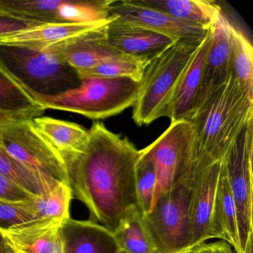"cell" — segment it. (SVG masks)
<instances>
[{"label":"cell","instance_id":"28","mask_svg":"<svg viewBox=\"0 0 253 253\" xmlns=\"http://www.w3.org/2000/svg\"><path fill=\"white\" fill-rule=\"evenodd\" d=\"M149 60L123 57L101 63L92 69L78 72L79 76L128 78L139 83Z\"/></svg>","mask_w":253,"mask_h":253},{"label":"cell","instance_id":"31","mask_svg":"<svg viewBox=\"0 0 253 253\" xmlns=\"http://www.w3.org/2000/svg\"><path fill=\"white\" fill-rule=\"evenodd\" d=\"M45 24L46 23L22 18L0 11V38Z\"/></svg>","mask_w":253,"mask_h":253},{"label":"cell","instance_id":"2","mask_svg":"<svg viewBox=\"0 0 253 253\" xmlns=\"http://www.w3.org/2000/svg\"><path fill=\"white\" fill-rule=\"evenodd\" d=\"M253 119V95L232 74L230 79L197 109L190 122L198 149L222 160L243 128Z\"/></svg>","mask_w":253,"mask_h":253},{"label":"cell","instance_id":"19","mask_svg":"<svg viewBox=\"0 0 253 253\" xmlns=\"http://www.w3.org/2000/svg\"><path fill=\"white\" fill-rule=\"evenodd\" d=\"M32 124L65 162L82 152L89 138L88 130L75 123L41 116L32 120Z\"/></svg>","mask_w":253,"mask_h":253},{"label":"cell","instance_id":"18","mask_svg":"<svg viewBox=\"0 0 253 253\" xmlns=\"http://www.w3.org/2000/svg\"><path fill=\"white\" fill-rule=\"evenodd\" d=\"M62 223L59 220H41L2 232L17 253H64Z\"/></svg>","mask_w":253,"mask_h":253},{"label":"cell","instance_id":"20","mask_svg":"<svg viewBox=\"0 0 253 253\" xmlns=\"http://www.w3.org/2000/svg\"><path fill=\"white\" fill-rule=\"evenodd\" d=\"M211 231L212 238L222 240L235 253H240L236 207L222 161L211 214Z\"/></svg>","mask_w":253,"mask_h":253},{"label":"cell","instance_id":"33","mask_svg":"<svg viewBox=\"0 0 253 253\" xmlns=\"http://www.w3.org/2000/svg\"><path fill=\"white\" fill-rule=\"evenodd\" d=\"M189 253H234L232 247L224 241L203 244Z\"/></svg>","mask_w":253,"mask_h":253},{"label":"cell","instance_id":"14","mask_svg":"<svg viewBox=\"0 0 253 253\" xmlns=\"http://www.w3.org/2000/svg\"><path fill=\"white\" fill-rule=\"evenodd\" d=\"M106 36L110 45L120 52L146 60L173 42L167 37L124 21L117 16L106 26Z\"/></svg>","mask_w":253,"mask_h":253},{"label":"cell","instance_id":"9","mask_svg":"<svg viewBox=\"0 0 253 253\" xmlns=\"http://www.w3.org/2000/svg\"><path fill=\"white\" fill-rule=\"evenodd\" d=\"M0 146L39 175L51 181L69 185L66 162L37 131L32 120L0 123Z\"/></svg>","mask_w":253,"mask_h":253},{"label":"cell","instance_id":"12","mask_svg":"<svg viewBox=\"0 0 253 253\" xmlns=\"http://www.w3.org/2000/svg\"><path fill=\"white\" fill-rule=\"evenodd\" d=\"M231 26L232 23L222 11L211 28V41L204 62L197 109L212 93L228 82L232 75Z\"/></svg>","mask_w":253,"mask_h":253},{"label":"cell","instance_id":"17","mask_svg":"<svg viewBox=\"0 0 253 253\" xmlns=\"http://www.w3.org/2000/svg\"><path fill=\"white\" fill-rule=\"evenodd\" d=\"M64 253H120L113 232L91 220L69 218L61 225Z\"/></svg>","mask_w":253,"mask_h":253},{"label":"cell","instance_id":"11","mask_svg":"<svg viewBox=\"0 0 253 253\" xmlns=\"http://www.w3.org/2000/svg\"><path fill=\"white\" fill-rule=\"evenodd\" d=\"M111 15L167 37L173 42L188 38H204L209 31L142 5L137 0L114 1L111 5Z\"/></svg>","mask_w":253,"mask_h":253},{"label":"cell","instance_id":"29","mask_svg":"<svg viewBox=\"0 0 253 253\" xmlns=\"http://www.w3.org/2000/svg\"><path fill=\"white\" fill-rule=\"evenodd\" d=\"M140 152L136 167V192L140 213L143 214L149 212L153 205L157 177L152 161Z\"/></svg>","mask_w":253,"mask_h":253},{"label":"cell","instance_id":"8","mask_svg":"<svg viewBox=\"0 0 253 253\" xmlns=\"http://www.w3.org/2000/svg\"><path fill=\"white\" fill-rule=\"evenodd\" d=\"M253 119L222 159L236 207L240 253H253Z\"/></svg>","mask_w":253,"mask_h":253},{"label":"cell","instance_id":"35","mask_svg":"<svg viewBox=\"0 0 253 253\" xmlns=\"http://www.w3.org/2000/svg\"><path fill=\"white\" fill-rule=\"evenodd\" d=\"M11 120H20L14 117L10 116V115H5V114L0 112V123L5 122V121H11Z\"/></svg>","mask_w":253,"mask_h":253},{"label":"cell","instance_id":"24","mask_svg":"<svg viewBox=\"0 0 253 253\" xmlns=\"http://www.w3.org/2000/svg\"><path fill=\"white\" fill-rule=\"evenodd\" d=\"M72 196L70 186L60 183L46 195L35 197L26 201V204L40 218L63 222L70 218Z\"/></svg>","mask_w":253,"mask_h":253},{"label":"cell","instance_id":"25","mask_svg":"<svg viewBox=\"0 0 253 253\" xmlns=\"http://www.w3.org/2000/svg\"><path fill=\"white\" fill-rule=\"evenodd\" d=\"M63 0H0V11L42 23H63L57 14Z\"/></svg>","mask_w":253,"mask_h":253},{"label":"cell","instance_id":"10","mask_svg":"<svg viewBox=\"0 0 253 253\" xmlns=\"http://www.w3.org/2000/svg\"><path fill=\"white\" fill-rule=\"evenodd\" d=\"M221 161L222 160L214 159L198 149L196 164L192 178L190 204L192 250L212 238L211 214Z\"/></svg>","mask_w":253,"mask_h":253},{"label":"cell","instance_id":"27","mask_svg":"<svg viewBox=\"0 0 253 253\" xmlns=\"http://www.w3.org/2000/svg\"><path fill=\"white\" fill-rule=\"evenodd\" d=\"M140 212L124 219L113 232L121 251L126 253H154L140 219Z\"/></svg>","mask_w":253,"mask_h":253},{"label":"cell","instance_id":"36","mask_svg":"<svg viewBox=\"0 0 253 253\" xmlns=\"http://www.w3.org/2000/svg\"><path fill=\"white\" fill-rule=\"evenodd\" d=\"M120 253H124V252H123V251H121V252H120Z\"/></svg>","mask_w":253,"mask_h":253},{"label":"cell","instance_id":"5","mask_svg":"<svg viewBox=\"0 0 253 253\" xmlns=\"http://www.w3.org/2000/svg\"><path fill=\"white\" fill-rule=\"evenodd\" d=\"M0 67L29 95L53 97L78 88V72L48 50L0 44Z\"/></svg>","mask_w":253,"mask_h":253},{"label":"cell","instance_id":"13","mask_svg":"<svg viewBox=\"0 0 253 253\" xmlns=\"http://www.w3.org/2000/svg\"><path fill=\"white\" fill-rule=\"evenodd\" d=\"M107 25L45 50L57 54L77 72L92 69L113 59L128 57L109 43L106 36Z\"/></svg>","mask_w":253,"mask_h":253},{"label":"cell","instance_id":"7","mask_svg":"<svg viewBox=\"0 0 253 253\" xmlns=\"http://www.w3.org/2000/svg\"><path fill=\"white\" fill-rule=\"evenodd\" d=\"M140 152L155 167V200L161 194L170 192L192 178L198 157L195 128L189 121L171 123L160 137Z\"/></svg>","mask_w":253,"mask_h":253},{"label":"cell","instance_id":"3","mask_svg":"<svg viewBox=\"0 0 253 253\" xmlns=\"http://www.w3.org/2000/svg\"><path fill=\"white\" fill-rule=\"evenodd\" d=\"M204 38L174 41L149 60L133 106L132 118L137 126L168 117L174 90Z\"/></svg>","mask_w":253,"mask_h":253},{"label":"cell","instance_id":"1","mask_svg":"<svg viewBox=\"0 0 253 253\" xmlns=\"http://www.w3.org/2000/svg\"><path fill=\"white\" fill-rule=\"evenodd\" d=\"M88 133L85 149L66 162L69 186L88 209L90 220L113 232L124 219L140 213L136 192L140 152L103 123H94Z\"/></svg>","mask_w":253,"mask_h":253},{"label":"cell","instance_id":"26","mask_svg":"<svg viewBox=\"0 0 253 253\" xmlns=\"http://www.w3.org/2000/svg\"><path fill=\"white\" fill-rule=\"evenodd\" d=\"M232 74L241 86L253 95V48L250 41L235 25L231 26Z\"/></svg>","mask_w":253,"mask_h":253},{"label":"cell","instance_id":"22","mask_svg":"<svg viewBox=\"0 0 253 253\" xmlns=\"http://www.w3.org/2000/svg\"><path fill=\"white\" fill-rule=\"evenodd\" d=\"M45 111L0 67V112L17 119L33 120Z\"/></svg>","mask_w":253,"mask_h":253},{"label":"cell","instance_id":"23","mask_svg":"<svg viewBox=\"0 0 253 253\" xmlns=\"http://www.w3.org/2000/svg\"><path fill=\"white\" fill-rule=\"evenodd\" d=\"M0 174L35 197L44 196L60 183L37 174L13 158L1 146Z\"/></svg>","mask_w":253,"mask_h":253},{"label":"cell","instance_id":"16","mask_svg":"<svg viewBox=\"0 0 253 253\" xmlns=\"http://www.w3.org/2000/svg\"><path fill=\"white\" fill-rule=\"evenodd\" d=\"M115 18V15H111L106 20L94 23H63L41 25L27 30L20 31L1 37L0 44L17 45L42 51L89 31L106 26Z\"/></svg>","mask_w":253,"mask_h":253},{"label":"cell","instance_id":"30","mask_svg":"<svg viewBox=\"0 0 253 253\" xmlns=\"http://www.w3.org/2000/svg\"><path fill=\"white\" fill-rule=\"evenodd\" d=\"M41 219L26 206V201L11 202L0 200V231L18 229Z\"/></svg>","mask_w":253,"mask_h":253},{"label":"cell","instance_id":"32","mask_svg":"<svg viewBox=\"0 0 253 253\" xmlns=\"http://www.w3.org/2000/svg\"><path fill=\"white\" fill-rule=\"evenodd\" d=\"M35 197L0 174V200L21 202L29 201Z\"/></svg>","mask_w":253,"mask_h":253},{"label":"cell","instance_id":"21","mask_svg":"<svg viewBox=\"0 0 253 253\" xmlns=\"http://www.w3.org/2000/svg\"><path fill=\"white\" fill-rule=\"evenodd\" d=\"M142 5L208 31L215 24L222 9L212 0H137Z\"/></svg>","mask_w":253,"mask_h":253},{"label":"cell","instance_id":"34","mask_svg":"<svg viewBox=\"0 0 253 253\" xmlns=\"http://www.w3.org/2000/svg\"><path fill=\"white\" fill-rule=\"evenodd\" d=\"M0 253H17L11 241L0 231Z\"/></svg>","mask_w":253,"mask_h":253},{"label":"cell","instance_id":"6","mask_svg":"<svg viewBox=\"0 0 253 253\" xmlns=\"http://www.w3.org/2000/svg\"><path fill=\"white\" fill-rule=\"evenodd\" d=\"M192 179H189L158 195L150 211L140 215L154 253H189L192 250Z\"/></svg>","mask_w":253,"mask_h":253},{"label":"cell","instance_id":"15","mask_svg":"<svg viewBox=\"0 0 253 253\" xmlns=\"http://www.w3.org/2000/svg\"><path fill=\"white\" fill-rule=\"evenodd\" d=\"M210 41L211 29L207 32L195 51L174 90L167 117L171 123L190 121L196 111L202 83L204 62Z\"/></svg>","mask_w":253,"mask_h":253},{"label":"cell","instance_id":"4","mask_svg":"<svg viewBox=\"0 0 253 253\" xmlns=\"http://www.w3.org/2000/svg\"><path fill=\"white\" fill-rule=\"evenodd\" d=\"M81 85L53 97L32 95L44 110L66 111L101 120L119 115L133 107L138 94V83L128 78L79 76Z\"/></svg>","mask_w":253,"mask_h":253}]
</instances>
